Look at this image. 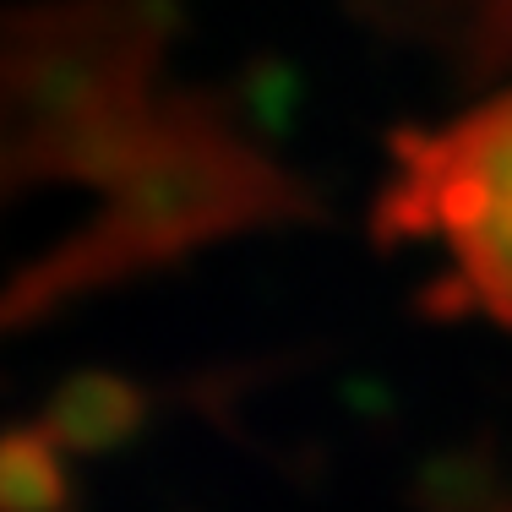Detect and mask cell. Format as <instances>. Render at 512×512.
<instances>
[{"instance_id":"obj_4","label":"cell","mask_w":512,"mask_h":512,"mask_svg":"<svg viewBox=\"0 0 512 512\" xmlns=\"http://www.w3.org/2000/svg\"><path fill=\"white\" fill-rule=\"evenodd\" d=\"M0 169H6V153H0Z\"/></svg>"},{"instance_id":"obj_2","label":"cell","mask_w":512,"mask_h":512,"mask_svg":"<svg viewBox=\"0 0 512 512\" xmlns=\"http://www.w3.org/2000/svg\"><path fill=\"white\" fill-rule=\"evenodd\" d=\"M137 393L120 376H77L50 398L44 409V436L66 453H99V447L120 442L137 425Z\"/></svg>"},{"instance_id":"obj_3","label":"cell","mask_w":512,"mask_h":512,"mask_svg":"<svg viewBox=\"0 0 512 512\" xmlns=\"http://www.w3.org/2000/svg\"><path fill=\"white\" fill-rule=\"evenodd\" d=\"M0 512H66V469L44 431H0Z\"/></svg>"},{"instance_id":"obj_1","label":"cell","mask_w":512,"mask_h":512,"mask_svg":"<svg viewBox=\"0 0 512 512\" xmlns=\"http://www.w3.org/2000/svg\"><path fill=\"white\" fill-rule=\"evenodd\" d=\"M398 191L414 235L453 256L463 295L512 316V99L420 142Z\"/></svg>"}]
</instances>
